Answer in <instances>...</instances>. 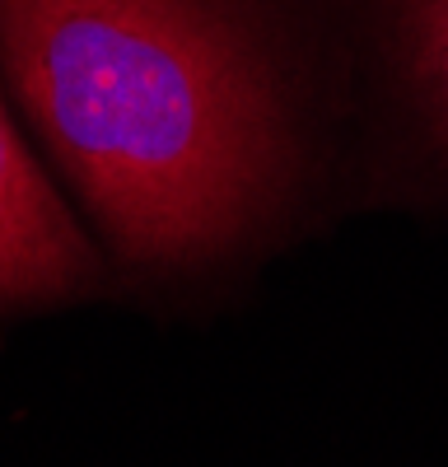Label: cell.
Returning <instances> with one entry per match:
<instances>
[{
  "label": "cell",
  "mask_w": 448,
  "mask_h": 467,
  "mask_svg": "<svg viewBox=\"0 0 448 467\" xmlns=\"http://www.w3.org/2000/svg\"><path fill=\"white\" fill-rule=\"evenodd\" d=\"M0 61L131 266H192L294 178L280 66L243 0H0Z\"/></svg>",
  "instance_id": "6da1fadb"
},
{
  "label": "cell",
  "mask_w": 448,
  "mask_h": 467,
  "mask_svg": "<svg viewBox=\"0 0 448 467\" xmlns=\"http://www.w3.org/2000/svg\"><path fill=\"white\" fill-rule=\"evenodd\" d=\"M98 276L89 234L66 211L0 108V304L80 295Z\"/></svg>",
  "instance_id": "7a4b0ae2"
},
{
  "label": "cell",
  "mask_w": 448,
  "mask_h": 467,
  "mask_svg": "<svg viewBox=\"0 0 448 467\" xmlns=\"http://www.w3.org/2000/svg\"><path fill=\"white\" fill-rule=\"evenodd\" d=\"M383 19L402 85L448 150V0H383Z\"/></svg>",
  "instance_id": "3957f363"
}]
</instances>
